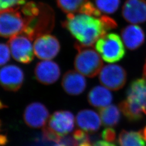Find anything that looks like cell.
Instances as JSON below:
<instances>
[{
    "label": "cell",
    "instance_id": "1",
    "mask_svg": "<svg viewBox=\"0 0 146 146\" xmlns=\"http://www.w3.org/2000/svg\"><path fill=\"white\" fill-rule=\"evenodd\" d=\"M80 44L91 47L116 26L115 21L107 16L86 13L68 14L62 23Z\"/></svg>",
    "mask_w": 146,
    "mask_h": 146
},
{
    "label": "cell",
    "instance_id": "2",
    "mask_svg": "<svg viewBox=\"0 0 146 146\" xmlns=\"http://www.w3.org/2000/svg\"><path fill=\"white\" fill-rule=\"evenodd\" d=\"M120 110L131 121L140 120L146 115V83L142 78L133 81L127 92V98L121 102Z\"/></svg>",
    "mask_w": 146,
    "mask_h": 146
},
{
    "label": "cell",
    "instance_id": "3",
    "mask_svg": "<svg viewBox=\"0 0 146 146\" xmlns=\"http://www.w3.org/2000/svg\"><path fill=\"white\" fill-rule=\"evenodd\" d=\"M26 27L23 34L31 41L51 32L54 28L55 16L54 11L49 6L40 3V9L36 14L26 17Z\"/></svg>",
    "mask_w": 146,
    "mask_h": 146
},
{
    "label": "cell",
    "instance_id": "4",
    "mask_svg": "<svg viewBox=\"0 0 146 146\" xmlns=\"http://www.w3.org/2000/svg\"><path fill=\"white\" fill-rule=\"evenodd\" d=\"M78 50L74 62L76 71L88 78H94L102 68L103 63L99 54L90 47L76 44Z\"/></svg>",
    "mask_w": 146,
    "mask_h": 146
},
{
    "label": "cell",
    "instance_id": "5",
    "mask_svg": "<svg viewBox=\"0 0 146 146\" xmlns=\"http://www.w3.org/2000/svg\"><path fill=\"white\" fill-rule=\"evenodd\" d=\"M26 25L20 6L0 11V36L8 38L23 34Z\"/></svg>",
    "mask_w": 146,
    "mask_h": 146
},
{
    "label": "cell",
    "instance_id": "6",
    "mask_svg": "<svg viewBox=\"0 0 146 146\" xmlns=\"http://www.w3.org/2000/svg\"><path fill=\"white\" fill-rule=\"evenodd\" d=\"M96 49L103 60L108 63L119 61L125 55L122 40L115 33L106 34L96 42Z\"/></svg>",
    "mask_w": 146,
    "mask_h": 146
},
{
    "label": "cell",
    "instance_id": "7",
    "mask_svg": "<svg viewBox=\"0 0 146 146\" xmlns=\"http://www.w3.org/2000/svg\"><path fill=\"white\" fill-rule=\"evenodd\" d=\"M31 40L23 34L11 37L8 41L11 53L16 61L25 64L31 62L34 58Z\"/></svg>",
    "mask_w": 146,
    "mask_h": 146
},
{
    "label": "cell",
    "instance_id": "8",
    "mask_svg": "<svg viewBox=\"0 0 146 146\" xmlns=\"http://www.w3.org/2000/svg\"><path fill=\"white\" fill-rule=\"evenodd\" d=\"M99 78L101 83L107 88L116 91L125 86L127 74L121 66L117 64H109L101 69Z\"/></svg>",
    "mask_w": 146,
    "mask_h": 146
},
{
    "label": "cell",
    "instance_id": "9",
    "mask_svg": "<svg viewBox=\"0 0 146 146\" xmlns=\"http://www.w3.org/2000/svg\"><path fill=\"white\" fill-rule=\"evenodd\" d=\"M60 50L58 38L50 34L37 37L34 43V54L41 60H50L55 58Z\"/></svg>",
    "mask_w": 146,
    "mask_h": 146
},
{
    "label": "cell",
    "instance_id": "10",
    "mask_svg": "<svg viewBox=\"0 0 146 146\" xmlns=\"http://www.w3.org/2000/svg\"><path fill=\"white\" fill-rule=\"evenodd\" d=\"M24 79L23 70L16 65H7L0 69V84L7 91H18L22 86Z\"/></svg>",
    "mask_w": 146,
    "mask_h": 146
},
{
    "label": "cell",
    "instance_id": "11",
    "mask_svg": "<svg viewBox=\"0 0 146 146\" xmlns=\"http://www.w3.org/2000/svg\"><path fill=\"white\" fill-rule=\"evenodd\" d=\"M49 113L47 107L40 102H33L27 106L23 113V120L27 125L33 128L46 126Z\"/></svg>",
    "mask_w": 146,
    "mask_h": 146
},
{
    "label": "cell",
    "instance_id": "12",
    "mask_svg": "<svg viewBox=\"0 0 146 146\" xmlns=\"http://www.w3.org/2000/svg\"><path fill=\"white\" fill-rule=\"evenodd\" d=\"M48 121V127L61 136L67 135L73 131L74 128V116L71 112L67 110L54 112Z\"/></svg>",
    "mask_w": 146,
    "mask_h": 146
},
{
    "label": "cell",
    "instance_id": "13",
    "mask_svg": "<svg viewBox=\"0 0 146 146\" xmlns=\"http://www.w3.org/2000/svg\"><path fill=\"white\" fill-rule=\"evenodd\" d=\"M122 16L133 25L146 22V0H127L122 8Z\"/></svg>",
    "mask_w": 146,
    "mask_h": 146
},
{
    "label": "cell",
    "instance_id": "14",
    "mask_svg": "<svg viewBox=\"0 0 146 146\" xmlns=\"http://www.w3.org/2000/svg\"><path fill=\"white\" fill-rule=\"evenodd\" d=\"M34 73L41 84L49 85L55 83L60 78L61 71L58 64L52 61H43L37 64Z\"/></svg>",
    "mask_w": 146,
    "mask_h": 146
},
{
    "label": "cell",
    "instance_id": "15",
    "mask_svg": "<svg viewBox=\"0 0 146 146\" xmlns=\"http://www.w3.org/2000/svg\"><path fill=\"white\" fill-rule=\"evenodd\" d=\"M62 86L67 94L76 96L84 92L87 82L82 74L78 71L69 70L63 76Z\"/></svg>",
    "mask_w": 146,
    "mask_h": 146
},
{
    "label": "cell",
    "instance_id": "16",
    "mask_svg": "<svg viewBox=\"0 0 146 146\" xmlns=\"http://www.w3.org/2000/svg\"><path fill=\"white\" fill-rule=\"evenodd\" d=\"M121 37L125 47L130 50H135L139 48L145 40V33L141 27L133 24L122 30Z\"/></svg>",
    "mask_w": 146,
    "mask_h": 146
},
{
    "label": "cell",
    "instance_id": "17",
    "mask_svg": "<svg viewBox=\"0 0 146 146\" xmlns=\"http://www.w3.org/2000/svg\"><path fill=\"white\" fill-rule=\"evenodd\" d=\"M101 122L99 115L92 110H82L76 115L77 125L83 131L89 132L98 131Z\"/></svg>",
    "mask_w": 146,
    "mask_h": 146
},
{
    "label": "cell",
    "instance_id": "18",
    "mask_svg": "<svg viewBox=\"0 0 146 146\" xmlns=\"http://www.w3.org/2000/svg\"><path fill=\"white\" fill-rule=\"evenodd\" d=\"M88 101L94 107L102 109L110 106L113 101V95L107 88L98 86L89 91Z\"/></svg>",
    "mask_w": 146,
    "mask_h": 146
},
{
    "label": "cell",
    "instance_id": "19",
    "mask_svg": "<svg viewBox=\"0 0 146 146\" xmlns=\"http://www.w3.org/2000/svg\"><path fill=\"white\" fill-rule=\"evenodd\" d=\"M100 114L102 123L106 126H116L120 122V109L115 105H110L100 109Z\"/></svg>",
    "mask_w": 146,
    "mask_h": 146
},
{
    "label": "cell",
    "instance_id": "20",
    "mask_svg": "<svg viewBox=\"0 0 146 146\" xmlns=\"http://www.w3.org/2000/svg\"><path fill=\"white\" fill-rule=\"evenodd\" d=\"M120 146H146L140 132L123 130L119 136Z\"/></svg>",
    "mask_w": 146,
    "mask_h": 146
},
{
    "label": "cell",
    "instance_id": "21",
    "mask_svg": "<svg viewBox=\"0 0 146 146\" xmlns=\"http://www.w3.org/2000/svg\"><path fill=\"white\" fill-rule=\"evenodd\" d=\"M88 2V0H57V4L61 11L68 14L80 13Z\"/></svg>",
    "mask_w": 146,
    "mask_h": 146
},
{
    "label": "cell",
    "instance_id": "22",
    "mask_svg": "<svg viewBox=\"0 0 146 146\" xmlns=\"http://www.w3.org/2000/svg\"><path fill=\"white\" fill-rule=\"evenodd\" d=\"M120 0H95L96 8L105 14H111L119 9Z\"/></svg>",
    "mask_w": 146,
    "mask_h": 146
},
{
    "label": "cell",
    "instance_id": "23",
    "mask_svg": "<svg viewBox=\"0 0 146 146\" xmlns=\"http://www.w3.org/2000/svg\"><path fill=\"white\" fill-rule=\"evenodd\" d=\"M26 0H0V11L24 5Z\"/></svg>",
    "mask_w": 146,
    "mask_h": 146
},
{
    "label": "cell",
    "instance_id": "24",
    "mask_svg": "<svg viewBox=\"0 0 146 146\" xmlns=\"http://www.w3.org/2000/svg\"><path fill=\"white\" fill-rule=\"evenodd\" d=\"M10 58V50L8 46L4 43H0V66L8 62Z\"/></svg>",
    "mask_w": 146,
    "mask_h": 146
},
{
    "label": "cell",
    "instance_id": "25",
    "mask_svg": "<svg viewBox=\"0 0 146 146\" xmlns=\"http://www.w3.org/2000/svg\"><path fill=\"white\" fill-rule=\"evenodd\" d=\"M101 137L105 141L114 142L116 139V134L115 130L111 128H107L102 131Z\"/></svg>",
    "mask_w": 146,
    "mask_h": 146
},
{
    "label": "cell",
    "instance_id": "26",
    "mask_svg": "<svg viewBox=\"0 0 146 146\" xmlns=\"http://www.w3.org/2000/svg\"><path fill=\"white\" fill-rule=\"evenodd\" d=\"M93 146H116L114 144L106 141H98L96 142Z\"/></svg>",
    "mask_w": 146,
    "mask_h": 146
},
{
    "label": "cell",
    "instance_id": "27",
    "mask_svg": "<svg viewBox=\"0 0 146 146\" xmlns=\"http://www.w3.org/2000/svg\"><path fill=\"white\" fill-rule=\"evenodd\" d=\"M50 143H52V142L46 141L41 137V139L37 142H36L35 145H34V146H49V145H50Z\"/></svg>",
    "mask_w": 146,
    "mask_h": 146
},
{
    "label": "cell",
    "instance_id": "28",
    "mask_svg": "<svg viewBox=\"0 0 146 146\" xmlns=\"http://www.w3.org/2000/svg\"><path fill=\"white\" fill-rule=\"evenodd\" d=\"M8 142L7 136L3 134H0V146H5Z\"/></svg>",
    "mask_w": 146,
    "mask_h": 146
},
{
    "label": "cell",
    "instance_id": "29",
    "mask_svg": "<svg viewBox=\"0 0 146 146\" xmlns=\"http://www.w3.org/2000/svg\"><path fill=\"white\" fill-rule=\"evenodd\" d=\"M6 107H7L6 105L4 104L1 101V100H0V110L3 109V108H5Z\"/></svg>",
    "mask_w": 146,
    "mask_h": 146
},
{
    "label": "cell",
    "instance_id": "30",
    "mask_svg": "<svg viewBox=\"0 0 146 146\" xmlns=\"http://www.w3.org/2000/svg\"><path fill=\"white\" fill-rule=\"evenodd\" d=\"M142 134H143V136L145 139L146 140V126L144 128V129H143V130Z\"/></svg>",
    "mask_w": 146,
    "mask_h": 146
},
{
    "label": "cell",
    "instance_id": "31",
    "mask_svg": "<svg viewBox=\"0 0 146 146\" xmlns=\"http://www.w3.org/2000/svg\"><path fill=\"white\" fill-rule=\"evenodd\" d=\"M143 73H144V76L146 80V63L144 67V70H143Z\"/></svg>",
    "mask_w": 146,
    "mask_h": 146
},
{
    "label": "cell",
    "instance_id": "32",
    "mask_svg": "<svg viewBox=\"0 0 146 146\" xmlns=\"http://www.w3.org/2000/svg\"><path fill=\"white\" fill-rule=\"evenodd\" d=\"M65 146L64 145H63V144H61V143H57V144H56V145H55L54 146Z\"/></svg>",
    "mask_w": 146,
    "mask_h": 146
},
{
    "label": "cell",
    "instance_id": "33",
    "mask_svg": "<svg viewBox=\"0 0 146 146\" xmlns=\"http://www.w3.org/2000/svg\"><path fill=\"white\" fill-rule=\"evenodd\" d=\"M1 122L0 121V131H1Z\"/></svg>",
    "mask_w": 146,
    "mask_h": 146
}]
</instances>
